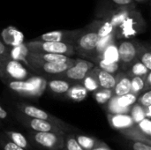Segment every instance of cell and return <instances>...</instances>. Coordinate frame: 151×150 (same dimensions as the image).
I'll use <instances>...</instances> for the list:
<instances>
[{"mask_svg": "<svg viewBox=\"0 0 151 150\" xmlns=\"http://www.w3.org/2000/svg\"><path fill=\"white\" fill-rule=\"evenodd\" d=\"M3 82L18 95L26 97H39L47 87L46 79L40 76L29 77L23 80L6 79Z\"/></svg>", "mask_w": 151, "mask_h": 150, "instance_id": "6da1fadb", "label": "cell"}, {"mask_svg": "<svg viewBox=\"0 0 151 150\" xmlns=\"http://www.w3.org/2000/svg\"><path fill=\"white\" fill-rule=\"evenodd\" d=\"M145 28L146 23L140 11L132 9L120 25L114 28L113 34L117 39L130 38L143 33Z\"/></svg>", "mask_w": 151, "mask_h": 150, "instance_id": "7a4b0ae2", "label": "cell"}, {"mask_svg": "<svg viewBox=\"0 0 151 150\" xmlns=\"http://www.w3.org/2000/svg\"><path fill=\"white\" fill-rule=\"evenodd\" d=\"M16 108L19 110V112H21L22 114H24V115H26L27 117L46 120V121H49V122L58 126L65 133L79 132V130L77 128H75L74 126L69 125L68 123H65V121L61 120L60 118H57L56 116L51 115V114L48 113L47 111H43V110H42V109H40L38 107H35L34 105L20 103L16 104Z\"/></svg>", "mask_w": 151, "mask_h": 150, "instance_id": "3957f363", "label": "cell"}, {"mask_svg": "<svg viewBox=\"0 0 151 150\" xmlns=\"http://www.w3.org/2000/svg\"><path fill=\"white\" fill-rule=\"evenodd\" d=\"M28 51L31 52H44V53H56L62 54L67 57H73L76 51L74 46L70 43L50 42V41H39L34 40L24 44Z\"/></svg>", "mask_w": 151, "mask_h": 150, "instance_id": "277c9868", "label": "cell"}, {"mask_svg": "<svg viewBox=\"0 0 151 150\" xmlns=\"http://www.w3.org/2000/svg\"><path fill=\"white\" fill-rule=\"evenodd\" d=\"M91 27H93L89 29L84 28L73 43L75 51L85 57H96V48L100 39L92 24Z\"/></svg>", "mask_w": 151, "mask_h": 150, "instance_id": "5b68a950", "label": "cell"}, {"mask_svg": "<svg viewBox=\"0 0 151 150\" xmlns=\"http://www.w3.org/2000/svg\"><path fill=\"white\" fill-rule=\"evenodd\" d=\"M95 66V64L83 59H75L73 65L67 68L65 72L51 76V78L62 79L71 83H81L86 74Z\"/></svg>", "mask_w": 151, "mask_h": 150, "instance_id": "8992f818", "label": "cell"}, {"mask_svg": "<svg viewBox=\"0 0 151 150\" xmlns=\"http://www.w3.org/2000/svg\"><path fill=\"white\" fill-rule=\"evenodd\" d=\"M64 135L65 133L53 132H28V136L34 143L47 150H61Z\"/></svg>", "mask_w": 151, "mask_h": 150, "instance_id": "52a82bcc", "label": "cell"}, {"mask_svg": "<svg viewBox=\"0 0 151 150\" xmlns=\"http://www.w3.org/2000/svg\"><path fill=\"white\" fill-rule=\"evenodd\" d=\"M25 61L27 64L35 72L40 73H45L50 76L59 74L65 72L67 68H69L74 62H68V63H52V62H45L35 57H30L27 52L25 57Z\"/></svg>", "mask_w": 151, "mask_h": 150, "instance_id": "ba28073f", "label": "cell"}, {"mask_svg": "<svg viewBox=\"0 0 151 150\" xmlns=\"http://www.w3.org/2000/svg\"><path fill=\"white\" fill-rule=\"evenodd\" d=\"M16 118L26 127H27L30 131H35V132H53V133H65L60 127L58 126L39 118H30L27 117L21 112H18L15 114Z\"/></svg>", "mask_w": 151, "mask_h": 150, "instance_id": "9c48e42d", "label": "cell"}, {"mask_svg": "<svg viewBox=\"0 0 151 150\" xmlns=\"http://www.w3.org/2000/svg\"><path fill=\"white\" fill-rule=\"evenodd\" d=\"M141 43L134 41H123L118 45L119 65L125 72L136 60L137 50Z\"/></svg>", "mask_w": 151, "mask_h": 150, "instance_id": "30bf717a", "label": "cell"}, {"mask_svg": "<svg viewBox=\"0 0 151 150\" xmlns=\"http://www.w3.org/2000/svg\"><path fill=\"white\" fill-rule=\"evenodd\" d=\"M84 28L75 30H64V31H52L45 33L38 36L35 40L39 41H50V42H59L73 44L74 43L77 37L81 34Z\"/></svg>", "mask_w": 151, "mask_h": 150, "instance_id": "8fae6325", "label": "cell"}, {"mask_svg": "<svg viewBox=\"0 0 151 150\" xmlns=\"http://www.w3.org/2000/svg\"><path fill=\"white\" fill-rule=\"evenodd\" d=\"M3 64H4V69L6 79L17 80H23L27 79L28 72L20 63L17 62L15 59L9 58L4 61Z\"/></svg>", "mask_w": 151, "mask_h": 150, "instance_id": "7c38bea8", "label": "cell"}, {"mask_svg": "<svg viewBox=\"0 0 151 150\" xmlns=\"http://www.w3.org/2000/svg\"><path fill=\"white\" fill-rule=\"evenodd\" d=\"M107 118L111 126L115 130H117L118 132L127 129L135 124L132 117L128 113H121V114L108 113Z\"/></svg>", "mask_w": 151, "mask_h": 150, "instance_id": "4fadbf2b", "label": "cell"}, {"mask_svg": "<svg viewBox=\"0 0 151 150\" xmlns=\"http://www.w3.org/2000/svg\"><path fill=\"white\" fill-rule=\"evenodd\" d=\"M116 84L112 88L113 95L120 96L130 93L131 90V77L125 72H118L115 74Z\"/></svg>", "mask_w": 151, "mask_h": 150, "instance_id": "5bb4252c", "label": "cell"}, {"mask_svg": "<svg viewBox=\"0 0 151 150\" xmlns=\"http://www.w3.org/2000/svg\"><path fill=\"white\" fill-rule=\"evenodd\" d=\"M27 54L35 57L36 59L45 61V62H52V63H68V62H74L75 59L67 57L62 54H56V53H44V52H31L27 50Z\"/></svg>", "mask_w": 151, "mask_h": 150, "instance_id": "9a60e30c", "label": "cell"}, {"mask_svg": "<svg viewBox=\"0 0 151 150\" xmlns=\"http://www.w3.org/2000/svg\"><path fill=\"white\" fill-rule=\"evenodd\" d=\"M119 133L127 140L129 141H142L151 145L150 137L147 136L145 133L142 132V130L138 127L137 124L133 125L132 126L119 131Z\"/></svg>", "mask_w": 151, "mask_h": 150, "instance_id": "2e32d148", "label": "cell"}, {"mask_svg": "<svg viewBox=\"0 0 151 150\" xmlns=\"http://www.w3.org/2000/svg\"><path fill=\"white\" fill-rule=\"evenodd\" d=\"M97 80L99 83V87L101 88H107V89H112L116 84V78L114 74H111L104 70H102L98 66L93 67Z\"/></svg>", "mask_w": 151, "mask_h": 150, "instance_id": "e0dca14e", "label": "cell"}, {"mask_svg": "<svg viewBox=\"0 0 151 150\" xmlns=\"http://www.w3.org/2000/svg\"><path fill=\"white\" fill-rule=\"evenodd\" d=\"M134 9V5H130V6H119L117 8L115 11H111L109 13V15L106 17L110 19L111 24L113 25V27L116 28L120 23L125 19V18L127 16L129 11Z\"/></svg>", "mask_w": 151, "mask_h": 150, "instance_id": "ac0fdd59", "label": "cell"}, {"mask_svg": "<svg viewBox=\"0 0 151 150\" xmlns=\"http://www.w3.org/2000/svg\"><path fill=\"white\" fill-rule=\"evenodd\" d=\"M66 97L74 102H81L88 95V90L81 83H73L65 93Z\"/></svg>", "mask_w": 151, "mask_h": 150, "instance_id": "d6986e66", "label": "cell"}, {"mask_svg": "<svg viewBox=\"0 0 151 150\" xmlns=\"http://www.w3.org/2000/svg\"><path fill=\"white\" fill-rule=\"evenodd\" d=\"M51 79L52 80L48 81L47 87L51 92L55 94H58V95L65 94L70 88V87L73 85V83L62 79H57V78H51Z\"/></svg>", "mask_w": 151, "mask_h": 150, "instance_id": "ffe728a7", "label": "cell"}, {"mask_svg": "<svg viewBox=\"0 0 151 150\" xmlns=\"http://www.w3.org/2000/svg\"><path fill=\"white\" fill-rule=\"evenodd\" d=\"M92 25L94 26L100 39L112 34L114 31L113 25L111 24L110 19L106 17L101 21H95L94 23H92Z\"/></svg>", "mask_w": 151, "mask_h": 150, "instance_id": "44dd1931", "label": "cell"}, {"mask_svg": "<svg viewBox=\"0 0 151 150\" xmlns=\"http://www.w3.org/2000/svg\"><path fill=\"white\" fill-rule=\"evenodd\" d=\"M4 134L8 138V140H10L19 147L24 149L25 150L31 149V145L29 144L27 139L22 133L15 131H5Z\"/></svg>", "mask_w": 151, "mask_h": 150, "instance_id": "7402d4cb", "label": "cell"}, {"mask_svg": "<svg viewBox=\"0 0 151 150\" xmlns=\"http://www.w3.org/2000/svg\"><path fill=\"white\" fill-rule=\"evenodd\" d=\"M101 57L106 61L113 62V63H119V51H118V45L114 42L109 44L97 57Z\"/></svg>", "mask_w": 151, "mask_h": 150, "instance_id": "603a6c76", "label": "cell"}, {"mask_svg": "<svg viewBox=\"0 0 151 150\" xmlns=\"http://www.w3.org/2000/svg\"><path fill=\"white\" fill-rule=\"evenodd\" d=\"M81 83L84 86V88L88 90V92H94L98 88H100L96 74L93 68L86 74V76L84 77V79L81 80Z\"/></svg>", "mask_w": 151, "mask_h": 150, "instance_id": "cb8c5ba5", "label": "cell"}, {"mask_svg": "<svg viewBox=\"0 0 151 150\" xmlns=\"http://www.w3.org/2000/svg\"><path fill=\"white\" fill-rule=\"evenodd\" d=\"M136 59L142 63L149 70H151V50L149 45L140 44L137 50Z\"/></svg>", "mask_w": 151, "mask_h": 150, "instance_id": "d4e9b609", "label": "cell"}, {"mask_svg": "<svg viewBox=\"0 0 151 150\" xmlns=\"http://www.w3.org/2000/svg\"><path fill=\"white\" fill-rule=\"evenodd\" d=\"M75 139H76L77 142L80 144V146L84 150H91L102 141L96 139V137L83 135V134L75 135Z\"/></svg>", "mask_w": 151, "mask_h": 150, "instance_id": "484cf974", "label": "cell"}, {"mask_svg": "<svg viewBox=\"0 0 151 150\" xmlns=\"http://www.w3.org/2000/svg\"><path fill=\"white\" fill-rule=\"evenodd\" d=\"M150 72L142 63H141L139 60H134L132 65L129 66V68L126 71V72L130 76H146L147 73Z\"/></svg>", "mask_w": 151, "mask_h": 150, "instance_id": "4316f807", "label": "cell"}, {"mask_svg": "<svg viewBox=\"0 0 151 150\" xmlns=\"http://www.w3.org/2000/svg\"><path fill=\"white\" fill-rule=\"evenodd\" d=\"M145 91V76H133L131 77V90L130 93L139 95Z\"/></svg>", "mask_w": 151, "mask_h": 150, "instance_id": "83f0119b", "label": "cell"}, {"mask_svg": "<svg viewBox=\"0 0 151 150\" xmlns=\"http://www.w3.org/2000/svg\"><path fill=\"white\" fill-rule=\"evenodd\" d=\"M96 61L97 66L99 68H101L102 70H104L111 74L115 75L118 72H119V68H120L119 63L109 62L101 57H96Z\"/></svg>", "mask_w": 151, "mask_h": 150, "instance_id": "f1b7e54d", "label": "cell"}, {"mask_svg": "<svg viewBox=\"0 0 151 150\" xmlns=\"http://www.w3.org/2000/svg\"><path fill=\"white\" fill-rule=\"evenodd\" d=\"M115 102L123 108H131L137 101V95L132 94V93H128L120 96H115L113 95Z\"/></svg>", "mask_w": 151, "mask_h": 150, "instance_id": "f546056e", "label": "cell"}, {"mask_svg": "<svg viewBox=\"0 0 151 150\" xmlns=\"http://www.w3.org/2000/svg\"><path fill=\"white\" fill-rule=\"evenodd\" d=\"M61 150H84L75 139L73 133H66L64 135V144Z\"/></svg>", "mask_w": 151, "mask_h": 150, "instance_id": "4dcf8cb0", "label": "cell"}, {"mask_svg": "<svg viewBox=\"0 0 151 150\" xmlns=\"http://www.w3.org/2000/svg\"><path fill=\"white\" fill-rule=\"evenodd\" d=\"M93 96H94L95 100L99 104H105L113 96L112 89H107V88H100L97 90L94 91Z\"/></svg>", "mask_w": 151, "mask_h": 150, "instance_id": "1f68e13d", "label": "cell"}, {"mask_svg": "<svg viewBox=\"0 0 151 150\" xmlns=\"http://www.w3.org/2000/svg\"><path fill=\"white\" fill-rule=\"evenodd\" d=\"M105 104H106V110H107V111L109 113H111V114H121V113H128L129 114V111H130V109H131V108H123V107H120L115 102L113 96Z\"/></svg>", "mask_w": 151, "mask_h": 150, "instance_id": "d6a6232c", "label": "cell"}, {"mask_svg": "<svg viewBox=\"0 0 151 150\" xmlns=\"http://www.w3.org/2000/svg\"><path fill=\"white\" fill-rule=\"evenodd\" d=\"M130 116L132 117L134 122L136 124L138 122H140L141 120H142L143 118H145V112H144V108L140 105L139 103L137 104H134L129 111Z\"/></svg>", "mask_w": 151, "mask_h": 150, "instance_id": "836d02e7", "label": "cell"}, {"mask_svg": "<svg viewBox=\"0 0 151 150\" xmlns=\"http://www.w3.org/2000/svg\"><path fill=\"white\" fill-rule=\"evenodd\" d=\"M138 127L142 130L143 133H145L147 136L150 137L151 136V121L150 118H145L140 122L136 123Z\"/></svg>", "mask_w": 151, "mask_h": 150, "instance_id": "e575fe53", "label": "cell"}, {"mask_svg": "<svg viewBox=\"0 0 151 150\" xmlns=\"http://www.w3.org/2000/svg\"><path fill=\"white\" fill-rule=\"evenodd\" d=\"M138 100V103L140 105H142L143 108L145 107H149L151 106V91L150 90H147L145 91V93H143Z\"/></svg>", "mask_w": 151, "mask_h": 150, "instance_id": "d590c367", "label": "cell"}, {"mask_svg": "<svg viewBox=\"0 0 151 150\" xmlns=\"http://www.w3.org/2000/svg\"><path fill=\"white\" fill-rule=\"evenodd\" d=\"M129 146L133 150H151V145L142 141H130Z\"/></svg>", "mask_w": 151, "mask_h": 150, "instance_id": "8d00e7d4", "label": "cell"}, {"mask_svg": "<svg viewBox=\"0 0 151 150\" xmlns=\"http://www.w3.org/2000/svg\"><path fill=\"white\" fill-rule=\"evenodd\" d=\"M0 144L3 148L4 150H25L24 149L19 147L18 145H16L15 143H13L12 141H11L10 140L8 141H0Z\"/></svg>", "mask_w": 151, "mask_h": 150, "instance_id": "74e56055", "label": "cell"}, {"mask_svg": "<svg viewBox=\"0 0 151 150\" xmlns=\"http://www.w3.org/2000/svg\"><path fill=\"white\" fill-rule=\"evenodd\" d=\"M9 58H12L11 57V51L10 50L0 41V59L4 62Z\"/></svg>", "mask_w": 151, "mask_h": 150, "instance_id": "f35d334b", "label": "cell"}, {"mask_svg": "<svg viewBox=\"0 0 151 150\" xmlns=\"http://www.w3.org/2000/svg\"><path fill=\"white\" fill-rule=\"evenodd\" d=\"M115 4L119 6H130L133 4V0H111Z\"/></svg>", "mask_w": 151, "mask_h": 150, "instance_id": "ab89813d", "label": "cell"}, {"mask_svg": "<svg viewBox=\"0 0 151 150\" xmlns=\"http://www.w3.org/2000/svg\"><path fill=\"white\" fill-rule=\"evenodd\" d=\"M91 150H111V149L106 143H104V141H101L98 145H96Z\"/></svg>", "mask_w": 151, "mask_h": 150, "instance_id": "60d3db41", "label": "cell"}, {"mask_svg": "<svg viewBox=\"0 0 151 150\" xmlns=\"http://www.w3.org/2000/svg\"><path fill=\"white\" fill-rule=\"evenodd\" d=\"M151 88V72H149L145 76V91L150 90Z\"/></svg>", "mask_w": 151, "mask_h": 150, "instance_id": "b9f144b4", "label": "cell"}, {"mask_svg": "<svg viewBox=\"0 0 151 150\" xmlns=\"http://www.w3.org/2000/svg\"><path fill=\"white\" fill-rule=\"evenodd\" d=\"M7 118H8V113H7V111L0 105V119L5 120Z\"/></svg>", "mask_w": 151, "mask_h": 150, "instance_id": "7bdbcfd3", "label": "cell"}, {"mask_svg": "<svg viewBox=\"0 0 151 150\" xmlns=\"http://www.w3.org/2000/svg\"><path fill=\"white\" fill-rule=\"evenodd\" d=\"M0 79L2 80V81L6 79L5 73H4V64L1 59H0Z\"/></svg>", "mask_w": 151, "mask_h": 150, "instance_id": "ee69618b", "label": "cell"}, {"mask_svg": "<svg viewBox=\"0 0 151 150\" xmlns=\"http://www.w3.org/2000/svg\"><path fill=\"white\" fill-rule=\"evenodd\" d=\"M144 112H145V117L148 118H150L151 117V106L145 107L144 108Z\"/></svg>", "mask_w": 151, "mask_h": 150, "instance_id": "f6af8a7d", "label": "cell"}, {"mask_svg": "<svg viewBox=\"0 0 151 150\" xmlns=\"http://www.w3.org/2000/svg\"><path fill=\"white\" fill-rule=\"evenodd\" d=\"M137 2H145V0H135Z\"/></svg>", "mask_w": 151, "mask_h": 150, "instance_id": "bcb514c9", "label": "cell"}, {"mask_svg": "<svg viewBox=\"0 0 151 150\" xmlns=\"http://www.w3.org/2000/svg\"><path fill=\"white\" fill-rule=\"evenodd\" d=\"M0 126H1V121H0Z\"/></svg>", "mask_w": 151, "mask_h": 150, "instance_id": "7dc6e473", "label": "cell"}]
</instances>
